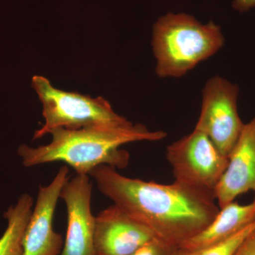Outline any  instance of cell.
Here are the masks:
<instances>
[{
    "label": "cell",
    "instance_id": "obj_1",
    "mask_svg": "<svg viewBox=\"0 0 255 255\" xmlns=\"http://www.w3.org/2000/svg\"><path fill=\"white\" fill-rule=\"evenodd\" d=\"M89 175L114 205L156 237L179 247L207 227L220 209L214 191L176 181L161 184L133 179L106 164Z\"/></svg>",
    "mask_w": 255,
    "mask_h": 255
},
{
    "label": "cell",
    "instance_id": "obj_2",
    "mask_svg": "<svg viewBox=\"0 0 255 255\" xmlns=\"http://www.w3.org/2000/svg\"><path fill=\"white\" fill-rule=\"evenodd\" d=\"M50 143L32 147L21 145L18 155L26 167L62 162L78 174H87L98 166L106 164L122 169L128 164L130 155L120 149L130 142H155L163 140L167 133L149 130L142 124L127 127H97L70 130L59 128L49 132Z\"/></svg>",
    "mask_w": 255,
    "mask_h": 255
},
{
    "label": "cell",
    "instance_id": "obj_3",
    "mask_svg": "<svg viewBox=\"0 0 255 255\" xmlns=\"http://www.w3.org/2000/svg\"><path fill=\"white\" fill-rule=\"evenodd\" d=\"M224 43L221 28L213 21L202 23L184 13L164 15L152 27L156 75L181 78L218 53Z\"/></svg>",
    "mask_w": 255,
    "mask_h": 255
},
{
    "label": "cell",
    "instance_id": "obj_4",
    "mask_svg": "<svg viewBox=\"0 0 255 255\" xmlns=\"http://www.w3.org/2000/svg\"><path fill=\"white\" fill-rule=\"evenodd\" d=\"M34 89L43 105L45 123L33 135L41 138L59 128L77 130L86 128L120 127L132 124L116 113L108 101L102 97L92 98L77 92L55 88L48 79L36 75L32 79Z\"/></svg>",
    "mask_w": 255,
    "mask_h": 255
},
{
    "label": "cell",
    "instance_id": "obj_5",
    "mask_svg": "<svg viewBox=\"0 0 255 255\" xmlns=\"http://www.w3.org/2000/svg\"><path fill=\"white\" fill-rule=\"evenodd\" d=\"M166 157L174 181L211 191L216 189L228 163V157L209 137L195 129L167 146Z\"/></svg>",
    "mask_w": 255,
    "mask_h": 255
},
{
    "label": "cell",
    "instance_id": "obj_6",
    "mask_svg": "<svg viewBox=\"0 0 255 255\" xmlns=\"http://www.w3.org/2000/svg\"><path fill=\"white\" fill-rule=\"evenodd\" d=\"M239 93L237 84L222 77L210 78L203 89L201 113L194 128L228 157L245 126L238 110Z\"/></svg>",
    "mask_w": 255,
    "mask_h": 255
},
{
    "label": "cell",
    "instance_id": "obj_7",
    "mask_svg": "<svg viewBox=\"0 0 255 255\" xmlns=\"http://www.w3.org/2000/svg\"><path fill=\"white\" fill-rule=\"evenodd\" d=\"M69 177V169L62 166L52 182L41 186L22 241V255H60L64 241L53 229V217L60 192Z\"/></svg>",
    "mask_w": 255,
    "mask_h": 255
},
{
    "label": "cell",
    "instance_id": "obj_8",
    "mask_svg": "<svg viewBox=\"0 0 255 255\" xmlns=\"http://www.w3.org/2000/svg\"><path fill=\"white\" fill-rule=\"evenodd\" d=\"M92 187L90 175L77 174L62 189L60 198L66 206L68 227L60 255H96Z\"/></svg>",
    "mask_w": 255,
    "mask_h": 255
},
{
    "label": "cell",
    "instance_id": "obj_9",
    "mask_svg": "<svg viewBox=\"0 0 255 255\" xmlns=\"http://www.w3.org/2000/svg\"><path fill=\"white\" fill-rule=\"evenodd\" d=\"M154 237L149 228L114 204L96 216V255H131Z\"/></svg>",
    "mask_w": 255,
    "mask_h": 255
},
{
    "label": "cell",
    "instance_id": "obj_10",
    "mask_svg": "<svg viewBox=\"0 0 255 255\" xmlns=\"http://www.w3.org/2000/svg\"><path fill=\"white\" fill-rule=\"evenodd\" d=\"M250 191L255 196V117L245 124L214 194L222 208Z\"/></svg>",
    "mask_w": 255,
    "mask_h": 255
},
{
    "label": "cell",
    "instance_id": "obj_11",
    "mask_svg": "<svg viewBox=\"0 0 255 255\" xmlns=\"http://www.w3.org/2000/svg\"><path fill=\"white\" fill-rule=\"evenodd\" d=\"M255 221V199L241 205L229 203L220 208L219 212L207 227L179 246L183 251H191L225 241Z\"/></svg>",
    "mask_w": 255,
    "mask_h": 255
},
{
    "label": "cell",
    "instance_id": "obj_12",
    "mask_svg": "<svg viewBox=\"0 0 255 255\" xmlns=\"http://www.w3.org/2000/svg\"><path fill=\"white\" fill-rule=\"evenodd\" d=\"M33 206V198L23 194L14 206H10L4 213L7 227L0 238V255H22L23 235Z\"/></svg>",
    "mask_w": 255,
    "mask_h": 255
},
{
    "label": "cell",
    "instance_id": "obj_13",
    "mask_svg": "<svg viewBox=\"0 0 255 255\" xmlns=\"http://www.w3.org/2000/svg\"><path fill=\"white\" fill-rule=\"evenodd\" d=\"M255 231V221L231 237L216 244L191 251L179 248V255H235L242 243Z\"/></svg>",
    "mask_w": 255,
    "mask_h": 255
},
{
    "label": "cell",
    "instance_id": "obj_14",
    "mask_svg": "<svg viewBox=\"0 0 255 255\" xmlns=\"http://www.w3.org/2000/svg\"><path fill=\"white\" fill-rule=\"evenodd\" d=\"M179 247L157 237L146 242L131 255H179Z\"/></svg>",
    "mask_w": 255,
    "mask_h": 255
},
{
    "label": "cell",
    "instance_id": "obj_15",
    "mask_svg": "<svg viewBox=\"0 0 255 255\" xmlns=\"http://www.w3.org/2000/svg\"><path fill=\"white\" fill-rule=\"evenodd\" d=\"M235 255H255V231L242 243Z\"/></svg>",
    "mask_w": 255,
    "mask_h": 255
},
{
    "label": "cell",
    "instance_id": "obj_16",
    "mask_svg": "<svg viewBox=\"0 0 255 255\" xmlns=\"http://www.w3.org/2000/svg\"><path fill=\"white\" fill-rule=\"evenodd\" d=\"M232 6L240 12H246L255 7V0H233Z\"/></svg>",
    "mask_w": 255,
    "mask_h": 255
}]
</instances>
